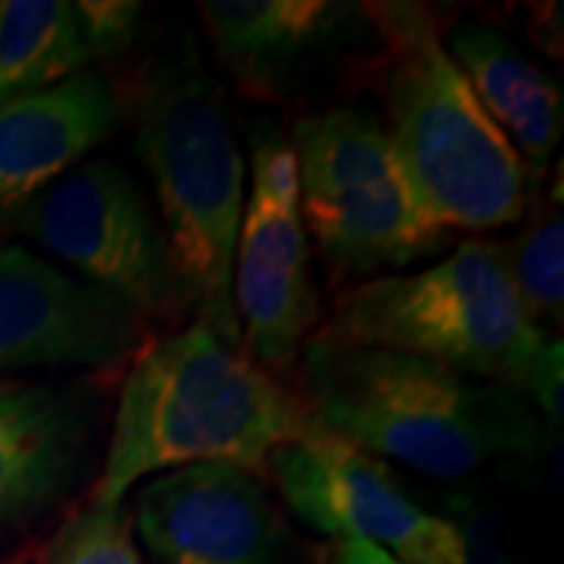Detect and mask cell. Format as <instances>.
I'll use <instances>...</instances> for the list:
<instances>
[{
  "label": "cell",
  "instance_id": "1",
  "mask_svg": "<svg viewBox=\"0 0 564 564\" xmlns=\"http://www.w3.org/2000/svg\"><path fill=\"white\" fill-rule=\"evenodd\" d=\"M311 423L299 395L195 321L135 351L88 499L120 505L141 477L192 464H232L254 474L302 440Z\"/></svg>",
  "mask_w": 564,
  "mask_h": 564
},
{
  "label": "cell",
  "instance_id": "2",
  "mask_svg": "<svg viewBox=\"0 0 564 564\" xmlns=\"http://www.w3.org/2000/svg\"><path fill=\"white\" fill-rule=\"evenodd\" d=\"M135 151L151 173L170 258L192 292L198 321L242 348L232 263L245 210V161L217 79L180 32L139 66L122 91Z\"/></svg>",
  "mask_w": 564,
  "mask_h": 564
},
{
  "label": "cell",
  "instance_id": "3",
  "mask_svg": "<svg viewBox=\"0 0 564 564\" xmlns=\"http://www.w3.org/2000/svg\"><path fill=\"white\" fill-rule=\"evenodd\" d=\"M361 10L383 41V129L426 220L452 236L524 220L533 188L524 161L445 51L436 13L423 3Z\"/></svg>",
  "mask_w": 564,
  "mask_h": 564
},
{
  "label": "cell",
  "instance_id": "4",
  "mask_svg": "<svg viewBox=\"0 0 564 564\" xmlns=\"http://www.w3.org/2000/svg\"><path fill=\"white\" fill-rule=\"evenodd\" d=\"M302 355L311 417L373 458L455 480L545 445L543 423L505 386L383 348L311 339Z\"/></svg>",
  "mask_w": 564,
  "mask_h": 564
},
{
  "label": "cell",
  "instance_id": "5",
  "mask_svg": "<svg viewBox=\"0 0 564 564\" xmlns=\"http://www.w3.org/2000/svg\"><path fill=\"white\" fill-rule=\"evenodd\" d=\"M311 339L399 351L511 392H524L545 343L527 321L499 248L480 239L417 273L348 285Z\"/></svg>",
  "mask_w": 564,
  "mask_h": 564
},
{
  "label": "cell",
  "instance_id": "6",
  "mask_svg": "<svg viewBox=\"0 0 564 564\" xmlns=\"http://www.w3.org/2000/svg\"><path fill=\"white\" fill-rule=\"evenodd\" d=\"M304 229L336 285L433 258L452 232L426 220L383 122L364 107H329L292 129Z\"/></svg>",
  "mask_w": 564,
  "mask_h": 564
},
{
  "label": "cell",
  "instance_id": "7",
  "mask_svg": "<svg viewBox=\"0 0 564 564\" xmlns=\"http://www.w3.org/2000/svg\"><path fill=\"white\" fill-rule=\"evenodd\" d=\"M10 217L141 321L173 323L195 307L139 182L113 161L82 163Z\"/></svg>",
  "mask_w": 564,
  "mask_h": 564
},
{
  "label": "cell",
  "instance_id": "8",
  "mask_svg": "<svg viewBox=\"0 0 564 564\" xmlns=\"http://www.w3.org/2000/svg\"><path fill=\"white\" fill-rule=\"evenodd\" d=\"M232 302L242 326V351L263 370H289L321 321L295 151L276 129H263L254 141L251 195L232 263Z\"/></svg>",
  "mask_w": 564,
  "mask_h": 564
},
{
  "label": "cell",
  "instance_id": "9",
  "mask_svg": "<svg viewBox=\"0 0 564 564\" xmlns=\"http://www.w3.org/2000/svg\"><path fill=\"white\" fill-rule=\"evenodd\" d=\"M270 474L289 511L336 543L377 545L399 564H462L455 521L426 514L380 458L317 421L273 455Z\"/></svg>",
  "mask_w": 564,
  "mask_h": 564
},
{
  "label": "cell",
  "instance_id": "10",
  "mask_svg": "<svg viewBox=\"0 0 564 564\" xmlns=\"http://www.w3.org/2000/svg\"><path fill=\"white\" fill-rule=\"evenodd\" d=\"M141 339L144 321L120 299L20 245L0 248V370L117 367Z\"/></svg>",
  "mask_w": 564,
  "mask_h": 564
},
{
  "label": "cell",
  "instance_id": "11",
  "mask_svg": "<svg viewBox=\"0 0 564 564\" xmlns=\"http://www.w3.org/2000/svg\"><path fill=\"white\" fill-rule=\"evenodd\" d=\"M135 527L154 564H273L280 514L258 474L192 464L139 492Z\"/></svg>",
  "mask_w": 564,
  "mask_h": 564
},
{
  "label": "cell",
  "instance_id": "12",
  "mask_svg": "<svg viewBox=\"0 0 564 564\" xmlns=\"http://www.w3.org/2000/svg\"><path fill=\"white\" fill-rule=\"evenodd\" d=\"M95 417L79 392L0 380V533L61 505L91 462Z\"/></svg>",
  "mask_w": 564,
  "mask_h": 564
},
{
  "label": "cell",
  "instance_id": "13",
  "mask_svg": "<svg viewBox=\"0 0 564 564\" xmlns=\"http://www.w3.org/2000/svg\"><path fill=\"white\" fill-rule=\"evenodd\" d=\"M122 85L82 69L61 85L0 101V207L20 210L113 135Z\"/></svg>",
  "mask_w": 564,
  "mask_h": 564
},
{
  "label": "cell",
  "instance_id": "14",
  "mask_svg": "<svg viewBox=\"0 0 564 564\" xmlns=\"http://www.w3.org/2000/svg\"><path fill=\"white\" fill-rule=\"evenodd\" d=\"M348 7L323 0H204L202 20L223 69L245 95L280 101L302 66L336 35Z\"/></svg>",
  "mask_w": 564,
  "mask_h": 564
},
{
  "label": "cell",
  "instance_id": "15",
  "mask_svg": "<svg viewBox=\"0 0 564 564\" xmlns=\"http://www.w3.org/2000/svg\"><path fill=\"white\" fill-rule=\"evenodd\" d=\"M452 61L470 82L489 120L514 144L530 182L545 176L562 139V91L502 32L467 22L452 32Z\"/></svg>",
  "mask_w": 564,
  "mask_h": 564
},
{
  "label": "cell",
  "instance_id": "16",
  "mask_svg": "<svg viewBox=\"0 0 564 564\" xmlns=\"http://www.w3.org/2000/svg\"><path fill=\"white\" fill-rule=\"evenodd\" d=\"M91 61L95 57L82 32L76 3H0V101L61 85Z\"/></svg>",
  "mask_w": 564,
  "mask_h": 564
},
{
  "label": "cell",
  "instance_id": "17",
  "mask_svg": "<svg viewBox=\"0 0 564 564\" xmlns=\"http://www.w3.org/2000/svg\"><path fill=\"white\" fill-rule=\"evenodd\" d=\"M527 226L508 245H496L511 289L536 329L562 323L564 307V229L558 204L527 207Z\"/></svg>",
  "mask_w": 564,
  "mask_h": 564
},
{
  "label": "cell",
  "instance_id": "18",
  "mask_svg": "<svg viewBox=\"0 0 564 564\" xmlns=\"http://www.w3.org/2000/svg\"><path fill=\"white\" fill-rule=\"evenodd\" d=\"M32 564H141L132 518L120 505L85 502L39 545Z\"/></svg>",
  "mask_w": 564,
  "mask_h": 564
},
{
  "label": "cell",
  "instance_id": "19",
  "mask_svg": "<svg viewBox=\"0 0 564 564\" xmlns=\"http://www.w3.org/2000/svg\"><path fill=\"white\" fill-rule=\"evenodd\" d=\"M82 32L91 47V57L117 61L141 32V3L132 0H79L76 3Z\"/></svg>",
  "mask_w": 564,
  "mask_h": 564
},
{
  "label": "cell",
  "instance_id": "20",
  "mask_svg": "<svg viewBox=\"0 0 564 564\" xmlns=\"http://www.w3.org/2000/svg\"><path fill=\"white\" fill-rule=\"evenodd\" d=\"M524 392H530L549 423H562V343H543L530 364Z\"/></svg>",
  "mask_w": 564,
  "mask_h": 564
},
{
  "label": "cell",
  "instance_id": "21",
  "mask_svg": "<svg viewBox=\"0 0 564 564\" xmlns=\"http://www.w3.org/2000/svg\"><path fill=\"white\" fill-rule=\"evenodd\" d=\"M455 524L462 533V564H518L508 555L489 514L467 508Z\"/></svg>",
  "mask_w": 564,
  "mask_h": 564
},
{
  "label": "cell",
  "instance_id": "22",
  "mask_svg": "<svg viewBox=\"0 0 564 564\" xmlns=\"http://www.w3.org/2000/svg\"><path fill=\"white\" fill-rule=\"evenodd\" d=\"M536 10L540 13L533 17V39L543 51L562 57V3H543Z\"/></svg>",
  "mask_w": 564,
  "mask_h": 564
},
{
  "label": "cell",
  "instance_id": "23",
  "mask_svg": "<svg viewBox=\"0 0 564 564\" xmlns=\"http://www.w3.org/2000/svg\"><path fill=\"white\" fill-rule=\"evenodd\" d=\"M333 564H399L383 549L367 543H336L329 549Z\"/></svg>",
  "mask_w": 564,
  "mask_h": 564
},
{
  "label": "cell",
  "instance_id": "24",
  "mask_svg": "<svg viewBox=\"0 0 564 564\" xmlns=\"http://www.w3.org/2000/svg\"><path fill=\"white\" fill-rule=\"evenodd\" d=\"M35 552H39V545H35V543L20 545L17 552L3 555V558H0V564H32V562H35Z\"/></svg>",
  "mask_w": 564,
  "mask_h": 564
},
{
  "label": "cell",
  "instance_id": "25",
  "mask_svg": "<svg viewBox=\"0 0 564 564\" xmlns=\"http://www.w3.org/2000/svg\"><path fill=\"white\" fill-rule=\"evenodd\" d=\"M326 564H333V558H326Z\"/></svg>",
  "mask_w": 564,
  "mask_h": 564
}]
</instances>
